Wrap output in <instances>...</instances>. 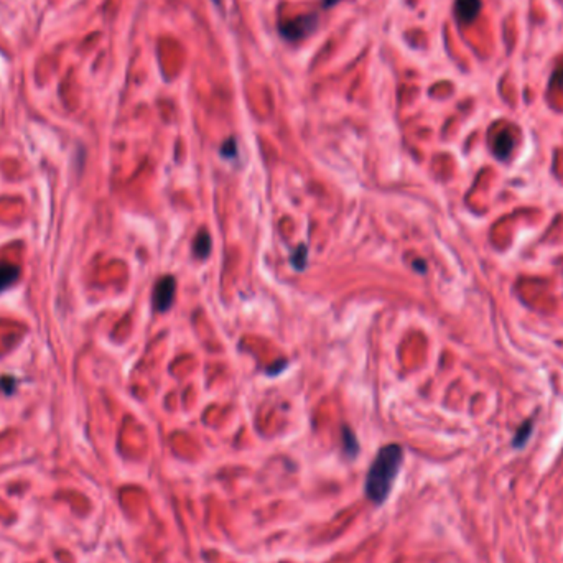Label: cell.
I'll list each match as a JSON object with an SVG mask.
<instances>
[{
  "label": "cell",
  "instance_id": "1",
  "mask_svg": "<svg viewBox=\"0 0 563 563\" xmlns=\"http://www.w3.org/2000/svg\"><path fill=\"white\" fill-rule=\"evenodd\" d=\"M404 463V448L400 445H387L374 458L366 476V496L376 506H382L389 497L400 466Z\"/></svg>",
  "mask_w": 563,
  "mask_h": 563
},
{
  "label": "cell",
  "instance_id": "2",
  "mask_svg": "<svg viewBox=\"0 0 563 563\" xmlns=\"http://www.w3.org/2000/svg\"><path fill=\"white\" fill-rule=\"evenodd\" d=\"M318 29V15L316 13H308V15H300L290 20L280 23L279 30L280 35L288 41H300L310 36L313 31Z\"/></svg>",
  "mask_w": 563,
  "mask_h": 563
},
{
  "label": "cell",
  "instance_id": "3",
  "mask_svg": "<svg viewBox=\"0 0 563 563\" xmlns=\"http://www.w3.org/2000/svg\"><path fill=\"white\" fill-rule=\"evenodd\" d=\"M177 282L173 277L165 275L156 282L154 288V308L156 312H167L175 302Z\"/></svg>",
  "mask_w": 563,
  "mask_h": 563
},
{
  "label": "cell",
  "instance_id": "4",
  "mask_svg": "<svg viewBox=\"0 0 563 563\" xmlns=\"http://www.w3.org/2000/svg\"><path fill=\"white\" fill-rule=\"evenodd\" d=\"M481 10V0H456L455 15L461 25H469Z\"/></svg>",
  "mask_w": 563,
  "mask_h": 563
},
{
  "label": "cell",
  "instance_id": "5",
  "mask_svg": "<svg viewBox=\"0 0 563 563\" xmlns=\"http://www.w3.org/2000/svg\"><path fill=\"white\" fill-rule=\"evenodd\" d=\"M532 433H534V420L527 418L525 422H522V425L516 430V435L512 438V446H514L516 450L524 448V446L527 445V441L530 440V437H532Z\"/></svg>",
  "mask_w": 563,
  "mask_h": 563
},
{
  "label": "cell",
  "instance_id": "6",
  "mask_svg": "<svg viewBox=\"0 0 563 563\" xmlns=\"http://www.w3.org/2000/svg\"><path fill=\"white\" fill-rule=\"evenodd\" d=\"M512 150V137L509 132H502L497 136L496 138V145H495V152H496V156L501 160H506L507 156H509Z\"/></svg>",
  "mask_w": 563,
  "mask_h": 563
},
{
  "label": "cell",
  "instance_id": "7",
  "mask_svg": "<svg viewBox=\"0 0 563 563\" xmlns=\"http://www.w3.org/2000/svg\"><path fill=\"white\" fill-rule=\"evenodd\" d=\"M193 251H195L196 257H200V259H206V257L210 256L211 237L206 231H201V233L198 234V237L195 239V246H193Z\"/></svg>",
  "mask_w": 563,
  "mask_h": 563
},
{
  "label": "cell",
  "instance_id": "8",
  "mask_svg": "<svg viewBox=\"0 0 563 563\" xmlns=\"http://www.w3.org/2000/svg\"><path fill=\"white\" fill-rule=\"evenodd\" d=\"M18 277V269L12 264H0V292L10 287Z\"/></svg>",
  "mask_w": 563,
  "mask_h": 563
},
{
  "label": "cell",
  "instance_id": "9",
  "mask_svg": "<svg viewBox=\"0 0 563 563\" xmlns=\"http://www.w3.org/2000/svg\"><path fill=\"white\" fill-rule=\"evenodd\" d=\"M343 445L346 455H348L349 458H356L359 451V443L356 440V437H354V433L346 427L343 428Z\"/></svg>",
  "mask_w": 563,
  "mask_h": 563
},
{
  "label": "cell",
  "instance_id": "10",
  "mask_svg": "<svg viewBox=\"0 0 563 563\" xmlns=\"http://www.w3.org/2000/svg\"><path fill=\"white\" fill-rule=\"evenodd\" d=\"M307 256H308V252H307V247L305 246H300L298 249H297V252L293 254V265L297 267L298 270H303V267H305V264H307Z\"/></svg>",
  "mask_w": 563,
  "mask_h": 563
},
{
  "label": "cell",
  "instance_id": "11",
  "mask_svg": "<svg viewBox=\"0 0 563 563\" xmlns=\"http://www.w3.org/2000/svg\"><path fill=\"white\" fill-rule=\"evenodd\" d=\"M553 86H558V87H563V68L557 69V73L553 75Z\"/></svg>",
  "mask_w": 563,
  "mask_h": 563
},
{
  "label": "cell",
  "instance_id": "12",
  "mask_svg": "<svg viewBox=\"0 0 563 563\" xmlns=\"http://www.w3.org/2000/svg\"><path fill=\"white\" fill-rule=\"evenodd\" d=\"M338 2H341V0H321L323 7H325V8L333 7V6H336V3H338Z\"/></svg>",
  "mask_w": 563,
  "mask_h": 563
}]
</instances>
